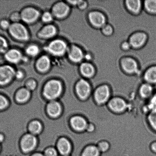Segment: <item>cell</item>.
<instances>
[{"label":"cell","instance_id":"obj_1","mask_svg":"<svg viewBox=\"0 0 156 156\" xmlns=\"http://www.w3.org/2000/svg\"><path fill=\"white\" fill-rule=\"evenodd\" d=\"M112 96V89L108 84H101L93 90V99L95 103L99 106L106 105Z\"/></svg>","mask_w":156,"mask_h":156},{"label":"cell","instance_id":"obj_2","mask_svg":"<svg viewBox=\"0 0 156 156\" xmlns=\"http://www.w3.org/2000/svg\"><path fill=\"white\" fill-rule=\"evenodd\" d=\"M106 106L110 111L116 114H124L129 109L130 104L122 96H113Z\"/></svg>","mask_w":156,"mask_h":156},{"label":"cell","instance_id":"obj_3","mask_svg":"<svg viewBox=\"0 0 156 156\" xmlns=\"http://www.w3.org/2000/svg\"><path fill=\"white\" fill-rule=\"evenodd\" d=\"M69 46L63 39H56L50 41L45 47L49 54L55 57H62L67 53Z\"/></svg>","mask_w":156,"mask_h":156},{"label":"cell","instance_id":"obj_4","mask_svg":"<svg viewBox=\"0 0 156 156\" xmlns=\"http://www.w3.org/2000/svg\"><path fill=\"white\" fill-rule=\"evenodd\" d=\"M8 30L10 36L16 40L27 42L30 39L28 30L25 25L20 22L12 23Z\"/></svg>","mask_w":156,"mask_h":156},{"label":"cell","instance_id":"obj_5","mask_svg":"<svg viewBox=\"0 0 156 156\" xmlns=\"http://www.w3.org/2000/svg\"><path fill=\"white\" fill-rule=\"evenodd\" d=\"M62 90V85L60 81L57 79L50 80L44 86L43 93L47 99L53 100L60 95Z\"/></svg>","mask_w":156,"mask_h":156},{"label":"cell","instance_id":"obj_6","mask_svg":"<svg viewBox=\"0 0 156 156\" xmlns=\"http://www.w3.org/2000/svg\"><path fill=\"white\" fill-rule=\"evenodd\" d=\"M76 92L81 100L85 101L92 96L93 87L91 83L85 79H79L76 83Z\"/></svg>","mask_w":156,"mask_h":156},{"label":"cell","instance_id":"obj_7","mask_svg":"<svg viewBox=\"0 0 156 156\" xmlns=\"http://www.w3.org/2000/svg\"><path fill=\"white\" fill-rule=\"evenodd\" d=\"M20 13L21 21L28 24H32L36 22L41 16L39 11L33 7L24 8Z\"/></svg>","mask_w":156,"mask_h":156},{"label":"cell","instance_id":"obj_8","mask_svg":"<svg viewBox=\"0 0 156 156\" xmlns=\"http://www.w3.org/2000/svg\"><path fill=\"white\" fill-rule=\"evenodd\" d=\"M70 10V6L67 2L60 1L53 5L52 8L51 13L54 18L62 20L67 17Z\"/></svg>","mask_w":156,"mask_h":156},{"label":"cell","instance_id":"obj_9","mask_svg":"<svg viewBox=\"0 0 156 156\" xmlns=\"http://www.w3.org/2000/svg\"><path fill=\"white\" fill-rule=\"evenodd\" d=\"M16 70L11 65H5L0 66V86L8 84L15 78Z\"/></svg>","mask_w":156,"mask_h":156},{"label":"cell","instance_id":"obj_10","mask_svg":"<svg viewBox=\"0 0 156 156\" xmlns=\"http://www.w3.org/2000/svg\"><path fill=\"white\" fill-rule=\"evenodd\" d=\"M67 53L69 59L74 63H80L84 59L85 54L82 49L74 44L69 46Z\"/></svg>","mask_w":156,"mask_h":156},{"label":"cell","instance_id":"obj_11","mask_svg":"<svg viewBox=\"0 0 156 156\" xmlns=\"http://www.w3.org/2000/svg\"><path fill=\"white\" fill-rule=\"evenodd\" d=\"M89 21L93 27L100 28L106 24V18L103 13L100 12H90L88 15Z\"/></svg>","mask_w":156,"mask_h":156},{"label":"cell","instance_id":"obj_12","mask_svg":"<svg viewBox=\"0 0 156 156\" xmlns=\"http://www.w3.org/2000/svg\"><path fill=\"white\" fill-rule=\"evenodd\" d=\"M122 69L128 74H134L139 71L138 65L135 59L130 57L123 58L121 61Z\"/></svg>","mask_w":156,"mask_h":156},{"label":"cell","instance_id":"obj_13","mask_svg":"<svg viewBox=\"0 0 156 156\" xmlns=\"http://www.w3.org/2000/svg\"><path fill=\"white\" fill-rule=\"evenodd\" d=\"M24 57L22 52L16 48L9 49L4 54L5 60L13 65H17L23 62Z\"/></svg>","mask_w":156,"mask_h":156},{"label":"cell","instance_id":"obj_14","mask_svg":"<svg viewBox=\"0 0 156 156\" xmlns=\"http://www.w3.org/2000/svg\"><path fill=\"white\" fill-rule=\"evenodd\" d=\"M70 123L72 128L77 132H85L89 123L86 118L84 116L78 115L72 118Z\"/></svg>","mask_w":156,"mask_h":156},{"label":"cell","instance_id":"obj_15","mask_svg":"<svg viewBox=\"0 0 156 156\" xmlns=\"http://www.w3.org/2000/svg\"><path fill=\"white\" fill-rule=\"evenodd\" d=\"M154 91L153 85L145 82L139 87L137 93L140 99L147 101L154 95Z\"/></svg>","mask_w":156,"mask_h":156},{"label":"cell","instance_id":"obj_16","mask_svg":"<svg viewBox=\"0 0 156 156\" xmlns=\"http://www.w3.org/2000/svg\"><path fill=\"white\" fill-rule=\"evenodd\" d=\"M58 30L56 26L52 24H46L38 33V36L42 39H51L57 34Z\"/></svg>","mask_w":156,"mask_h":156},{"label":"cell","instance_id":"obj_17","mask_svg":"<svg viewBox=\"0 0 156 156\" xmlns=\"http://www.w3.org/2000/svg\"><path fill=\"white\" fill-rule=\"evenodd\" d=\"M51 60L47 55H44L40 56L35 64L37 71L41 73H45L50 70L51 66Z\"/></svg>","mask_w":156,"mask_h":156},{"label":"cell","instance_id":"obj_18","mask_svg":"<svg viewBox=\"0 0 156 156\" xmlns=\"http://www.w3.org/2000/svg\"><path fill=\"white\" fill-rule=\"evenodd\" d=\"M147 36L146 33L143 32H137L131 35L128 42L131 47L138 48L143 46L146 43Z\"/></svg>","mask_w":156,"mask_h":156},{"label":"cell","instance_id":"obj_19","mask_svg":"<svg viewBox=\"0 0 156 156\" xmlns=\"http://www.w3.org/2000/svg\"><path fill=\"white\" fill-rule=\"evenodd\" d=\"M37 140L34 136L27 134L24 136L21 141V147L24 152L27 153L33 151L36 145Z\"/></svg>","mask_w":156,"mask_h":156},{"label":"cell","instance_id":"obj_20","mask_svg":"<svg viewBox=\"0 0 156 156\" xmlns=\"http://www.w3.org/2000/svg\"><path fill=\"white\" fill-rule=\"evenodd\" d=\"M79 71L84 77L90 79L95 74V69L92 64L88 62H82L79 66Z\"/></svg>","mask_w":156,"mask_h":156},{"label":"cell","instance_id":"obj_21","mask_svg":"<svg viewBox=\"0 0 156 156\" xmlns=\"http://www.w3.org/2000/svg\"><path fill=\"white\" fill-rule=\"evenodd\" d=\"M57 148L60 153L64 156L68 155L71 151V144L67 139L62 138L58 142Z\"/></svg>","mask_w":156,"mask_h":156},{"label":"cell","instance_id":"obj_22","mask_svg":"<svg viewBox=\"0 0 156 156\" xmlns=\"http://www.w3.org/2000/svg\"><path fill=\"white\" fill-rule=\"evenodd\" d=\"M101 153L96 144H89L82 149L81 156H101Z\"/></svg>","mask_w":156,"mask_h":156},{"label":"cell","instance_id":"obj_23","mask_svg":"<svg viewBox=\"0 0 156 156\" xmlns=\"http://www.w3.org/2000/svg\"><path fill=\"white\" fill-rule=\"evenodd\" d=\"M143 79L145 82L152 85L156 84V66L150 67L146 70Z\"/></svg>","mask_w":156,"mask_h":156},{"label":"cell","instance_id":"obj_24","mask_svg":"<svg viewBox=\"0 0 156 156\" xmlns=\"http://www.w3.org/2000/svg\"><path fill=\"white\" fill-rule=\"evenodd\" d=\"M47 111L48 114L53 117H56L60 115L61 107L59 102L52 101L49 104L47 107Z\"/></svg>","mask_w":156,"mask_h":156},{"label":"cell","instance_id":"obj_25","mask_svg":"<svg viewBox=\"0 0 156 156\" xmlns=\"http://www.w3.org/2000/svg\"><path fill=\"white\" fill-rule=\"evenodd\" d=\"M125 4L128 10L133 13H138L141 10V2L139 0H128L126 1Z\"/></svg>","mask_w":156,"mask_h":156},{"label":"cell","instance_id":"obj_26","mask_svg":"<svg viewBox=\"0 0 156 156\" xmlns=\"http://www.w3.org/2000/svg\"><path fill=\"white\" fill-rule=\"evenodd\" d=\"M25 52L27 56L30 57H35L40 52L39 46L36 44H31L27 45L25 49Z\"/></svg>","mask_w":156,"mask_h":156},{"label":"cell","instance_id":"obj_27","mask_svg":"<svg viewBox=\"0 0 156 156\" xmlns=\"http://www.w3.org/2000/svg\"><path fill=\"white\" fill-rule=\"evenodd\" d=\"M30 96V91L27 88H22L17 93L16 99L18 102H24L28 100Z\"/></svg>","mask_w":156,"mask_h":156},{"label":"cell","instance_id":"obj_28","mask_svg":"<svg viewBox=\"0 0 156 156\" xmlns=\"http://www.w3.org/2000/svg\"><path fill=\"white\" fill-rule=\"evenodd\" d=\"M146 118L149 126L156 133V111L150 112L147 115Z\"/></svg>","mask_w":156,"mask_h":156},{"label":"cell","instance_id":"obj_29","mask_svg":"<svg viewBox=\"0 0 156 156\" xmlns=\"http://www.w3.org/2000/svg\"><path fill=\"white\" fill-rule=\"evenodd\" d=\"M145 8L149 13L156 15V0H147L144 2Z\"/></svg>","mask_w":156,"mask_h":156},{"label":"cell","instance_id":"obj_30","mask_svg":"<svg viewBox=\"0 0 156 156\" xmlns=\"http://www.w3.org/2000/svg\"><path fill=\"white\" fill-rule=\"evenodd\" d=\"M96 145L101 154L107 152L111 147V145L109 142L105 140H101L99 141Z\"/></svg>","mask_w":156,"mask_h":156},{"label":"cell","instance_id":"obj_31","mask_svg":"<svg viewBox=\"0 0 156 156\" xmlns=\"http://www.w3.org/2000/svg\"><path fill=\"white\" fill-rule=\"evenodd\" d=\"M42 126L41 123L37 121L32 122L29 126V129L33 134L39 133L42 129Z\"/></svg>","mask_w":156,"mask_h":156},{"label":"cell","instance_id":"obj_32","mask_svg":"<svg viewBox=\"0 0 156 156\" xmlns=\"http://www.w3.org/2000/svg\"><path fill=\"white\" fill-rule=\"evenodd\" d=\"M9 49V44L7 39L0 36V53L5 54Z\"/></svg>","mask_w":156,"mask_h":156},{"label":"cell","instance_id":"obj_33","mask_svg":"<svg viewBox=\"0 0 156 156\" xmlns=\"http://www.w3.org/2000/svg\"><path fill=\"white\" fill-rule=\"evenodd\" d=\"M41 17L42 22L47 24H50L54 18L51 12L49 11L44 12L41 15Z\"/></svg>","mask_w":156,"mask_h":156},{"label":"cell","instance_id":"obj_34","mask_svg":"<svg viewBox=\"0 0 156 156\" xmlns=\"http://www.w3.org/2000/svg\"><path fill=\"white\" fill-rule=\"evenodd\" d=\"M101 29L102 33L107 36H111L114 32L113 27L109 24H105Z\"/></svg>","mask_w":156,"mask_h":156},{"label":"cell","instance_id":"obj_35","mask_svg":"<svg viewBox=\"0 0 156 156\" xmlns=\"http://www.w3.org/2000/svg\"><path fill=\"white\" fill-rule=\"evenodd\" d=\"M10 19L12 23L20 22L21 21L20 13L18 12H14L11 14Z\"/></svg>","mask_w":156,"mask_h":156},{"label":"cell","instance_id":"obj_36","mask_svg":"<svg viewBox=\"0 0 156 156\" xmlns=\"http://www.w3.org/2000/svg\"><path fill=\"white\" fill-rule=\"evenodd\" d=\"M8 105V101L7 98L2 95L0 94V111L5 109Z\"/></svg>","mask_w":156,"mask_h":156},{"label":"cell","instance_id":"obj_37","mask_svg":"<svg viewBox=\"0 0 156 156\" xmlns=\"http://www.w3.org/2000/svg\"><path fill=\"white\" fill-rule=\"evenodd\" d=\"M37 83L36 81L33 79H30L26 84V87L27 89L30 90H33L36 88Z\"/></svg>","mask_w":156,"mask_h":156},{"label":"cell","instance_id":"obj_38","mask_svg":"<svg viewBox=\"0 0 156 156\" xmlns=\"http://www.w3.org/2000/svg\"><path fill=\"white\" fill-rule=\"evenodd\" d=\"M11 24L8 20L3 19L0 21V27L4 30H9Z\"/></svg>","mask_w":156,"mask_h":156},{"label":"cell","instance_id":"obj_39","mask_svg":"<svg viewBox=\"0 0 156 156\" xmlns=\"http://www.w3.org/2000/svg\"><path fill=\"white\" fill-rule=\"evenodd\" d=\"M96 127L95 125L93 123L89 122L88 126H87L85 132L89 134H92L95 131Z\"/></svg>","mask_w":156,"mask_h":156},{"label":"cell","instance_id":"obj_40","mask_svg":"<svg viewBox=\"0 0 156 156\" xmlns=\"http://www.w3.org/2000/svg\"><path fill=\"white\" fill-rule=\"evenodd\" d=\"M44 156H57V152L53 148H49L46 150Z\"/></svg>","mask_w":156,"mask_h":156},{"label":"cell","instance_id":"obj_41","mask_svg":"<svg viewBox=\"0 0 156 156\" xmlns=\"http://www.w3.org/2000/svg\"><path fill=\"white\" fill-rule=\"evenodd\" d=\"M121 47L124 51H128L131 48V46L129 42L124 41L122 43Z\"/></svg>","mask_w":156,"mask_h":156},{"label":"cell","instance_id":"obj_42","mask_svg":"<svg viewBox=\"0 0 156 156\" xmlns=\"http://www.w3.org/2000/svg\"><path fill=\"white\" fill-rule=\"evenodd\" d=\"M87 6H88V3L86 1H79L77 7L80 10H83L86 8Z\"/></svg>","mask_w":156,"mask_h":156},{"label":"cell","instance_id":"obj_43","mask_svg":"<svg viewBox=\"0 0 156 156\" xmlns=\"http://www.w3.org/2000/svg\"><path fill=\"white\" fill-rule=\"evenodd\" d=\"M24 72L21 70H16L15 74V78L17 79H22L24 77Z\"/></svg>","mask_w":156,"mask_h":156},{"label":"cell","instance_id":"obj_44","mask_svg":"<svg viewBox=\"0 0 156 156\" xmlns=\"http://www.w3.org/2000/svg\"><path fill=\"white\" fill-rule=\"evenodd\" d=\"M150 149L154 153L156 154V140L152 142L150 145Z\"/></svg>","mask_w":156,"mask_h":156},{"label":"cell","instance_id":"obj_45","mask_svg":"<svg viewBox=\"0 0 156 156\" xmlns=\"http://www.w3.org/2000/svg\"><path fill=\"white\" fill-rule=\"evenodd\" d=\"M79 1H67V3L69 5L72 6H77Z\"/></svg>","mask_w":156,"mask_h":156},{"label":"cell","instance_id":"obj_46","mask_svg":"<svg viewBox=\"0 0 156 156\" xmlns=\"http://www.w3.org/2000/svg\"><path fill=\"white\" fill-rule=\"evenodd\" d=\"M92 58V55L89 53H86V54L85 55V56H84V59H85L87 61L91 60Z\"/></svg>","mask_w":156,"mask_h":156},{"label":"cell","instance_id":"obj_47","mask_svg":"<svg viewBox=\"0 0 156 156\" xmlns=\"http://www.w3.org/2000/svg\"><path fill=\"white\" fill-rule=\"evenodd\" d=\"M4 140V136L2 134H0V143H2Z\"/></svg>","mask_w":156,"mask_h":156},{"label":"cell","instance_id":"obj_48","mask_svg":"<svg viewBox=\"0 0 156 156\" xmlns=\"http://www.w3.org/2000/svg\"><path fill=\"white\" fill-rule=\"evenodd\" d=\"M32 156H44V155H42V154L39 153H37L34 154Z\"/></svg>","mask_w":156,"mask_h":156},{"label":"cell","instance_id":"obj_49","mask_svg":"<svg viewBox=\"0 0 156 156\" xmlns=\"http://www.w3.org/2000/svg\"><path fill=\"white\" fill-rule=\"evenodd\" d=\"M0 150H1V147H0Z\"/></svg>","mask_w":156,"mask_h":156},{"label":"cell","instance_id":"obj_50","mask_svg":"<svg viewBox=\"0 0 156 156\" xmlns=\"http://www.w3.org/2000/svg\"><path fill=\"white\" fill-rule=\"evenodd\" d=\"M64 156H69L68 155Z\"/></svg>","mask_w":156,"mask_h":156}]
</instances>
